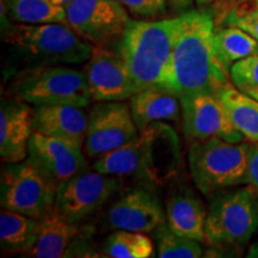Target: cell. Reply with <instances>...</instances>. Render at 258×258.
<instances>
[{
  "label": "cell",
  "instance_id": "f1b7e54d",
  "mask_svg": "<svg viewBox=\"0 0 258 258\" xmlns=\"http://www.w3.org/2000/svg\"><path fill=\"white\" fill-rule=\"evenodd\" d=\"M132 15L139 18L154 19L166 14L167 0H117Z\"/></svg>",
  "mask_w": 258,
  "mask_h": 258
},
{
  "label": "cell",
  "instance_id": "4dcf8cb0",
  "mask_svg": "<svg viewBox=\"0 0 258 258\" xmlns=\"http://www.w3.org/2000/svg\"><path fill=\"white\" fill-rule=\"evenodd\" d=\"M167 2L177 11H186L192 6L194 0H167Z\"/></svg>",
  "mask_w": 258,
  "mask_h": 258
},
{
  "label": "cell",
  "instance_id": "d6a6232c",
  "mask_svg": "<svg viewBox=\"0 0 258 258\" xmlns=\"http://www.w3.org/2000/svg\"><path fill=\"white\" fill-rule=\"evenodd\" d=\"M194 2H195L196 4L200 6V8H205V6H207V5L211 4L212 0H194Z\"/></svg>",
  "mask_w": 258,
  "mask_h": 258
},
{
  "label": "cell",
  "instance_id": "7c38bea8",
  "mask_svg": "<svg viewBox=\"0 0 258 258\" xmlns=\"http://www.w3.org/2000/svg\"><path fill=\"white\" fill-rule=\"evenodd\" d=\"M178 98L186 138L191 140L220 138L230 143H241L244 137L232 125L218 95L199 92Z\"/></svg>",
  "mask_w": 258,
  "mask_h": 258
},
{
  "label": "cell",
  "instance_id": "9c48e42d",
  "mask_svg": "<svg viewBox=\"0 0 258 258\" xmlns=\"http://www.w3.org/2000/svg\"><path fill=\"white\" fill-rule=\"evenodd\" d=\"M64 9L66 24L95 46L120 38L131 21L117 0H71Z\"/></svg>",
  "mask_w": 258,
  "mask_h": 258
},
{
  "label": "cell",
  "instance_id": "52a82bcc",
  "mask_svg": "<svg viewBox=\"0 0 258 258\" xmlns=\"http://www.w3.org/2000/svg\"><path fill=\"white\" fill-rule=\"evenodd\" d=\"M57 185L28 159L8 163L2 171L3 209L40 219L55 203Z\"/></svg>",
  "mask_w": 258,
  "mask_h": 258
},
{
  "label": "cell",
  "instance_id": "9a60e30c",
  "mask_svg": "<svg viewBox=\"0 0 258 258\" xmlns=\"http://www.w3.org/2000/svg\"><path fill=\"white\" fill-rule=\"evenodd\" d=\"M106 225L111 230L153 232L165 222L157 194L150 188L131 189L110 206L106 212Z\"/></svg>",
  "mask_w": 258,
  "mask_h": 258
},
{
  "label": "cell",
  "instance_id": "30bf717a",
  "mask_svg": "<svg viewBox=\"0 0 258 258\" xmlns=\"http://www.w3.org/2000/svg\"><path fill=\"white\" fill-rule=\"evenodd\" d=\"M131 106L121 101L101 102L89 115L84 151L89 158L101 157L139 137Z\"/></svg>",
  "mask_w": 258,
  "mask_h": 258
},
{
  "label": "cell",
  "instance_id": "5b68a950",
  "mask_svg": "<svg viewBox=\"0 0 258 258\" xmlns=\"http://www.w3.org/2000/svg\"><path fill=\"white\" fill-rule=\"evenodd\" d=\"M17 98L35 106L67 104L85 108L92 96L85 72L66 66L35 67L16 83Z\"/></svg>",
  "mask_w": 258,
  "mask_h": 258
},
{
  "label": "cell",
  "instance_id": "2e32d148",
  "mask_svg": "<svg viewBox=\"0 0 258 258\" xmlns=\"http://www.w3.org/2000/svg\"><path fill=\"white\" fill-rule=\"evenodd\" d=\"M21 101L3 102L0 110V157L8 163L28 158V145L34 133V108Z\"/></svg>",
  "mask_w": 258,
  "mask_h": 258
},
{
  "label": "cell",
  "instance_id": "7402d4cb",
  "mask_svg": "<svg viewBox=\"0 0 258 258\" xmlns=\"http://www.w3.org/2000/svg\"><path fill=\"white\" fill-rule=\"evenodd\" d=\"M38 230V219L9 209L0 213V246L4 252H30L37 241Z\"/></svg>",
  "mask_w": 258,
  "mask_h": 258
},
{
  "label": "cell",
  "instance_id": "8fae6325",
  "mask_svg": "<svg viewBox=\"0 0 258 258\" xmlns=\"http://www.w3.org/2000/svg\"><path fill=\"white\" fill-rule=\"evenodd\" d=\"M117 188L116 176L85 170L59 185L54 206L70 221L78 222L101 208Z\"/></svg>",
  "mask_w": 258,
  "mask_h": 258
},
{
  "label": "cell",
  "instance_id": "3957f363",
  "mask_svg": "<svg viewBox=\"0 0 258 258\" xmlns=\"http://www.w3.org/2000/svg\"><path fill=\"white\" fill-rule=\"evenodd\" d=\"M5 41L35 67L85 63L95 46L66 23L11 25Z\"/></svg>",
  "mask_w": 258,
  "mask_h": 258
},
{
  "label": "cell",
  "instance_id": "e575fe53",
  "mask_svg": "<svg viewBox=\"0 0 258 258\" xmlns=\"http://www.w3.org/2000/svg\"><path fill=\"white\" fill-rule=\"evenodd\" d=\"M53 2L55 3V4H57V5L63 6V8H66V6L70 4L71 0H53Z\"/></svg>",
  "mask_w": 258,
  "mask_h": 258
},
{
  "label": "cell",
  "instance_id": "4316f807",
  "mask_svg": "<svg viewBox=\"0 0 258 258\" xmlns=\"http://www.w3.org/2000/svg\"><path fill=\"white\" fill-rule=\"evenodd\" d=\"M225 23L241 29L258 41V0L235 2L227 12Z\"/></svg>",
  "mask_w": 258,
  "mask_h": 258
},
{
  "label": "cell",
  "instance_id": "4fadbf2b",
  "mask_svg": "<svg viewBox=\"0 0 258 258\" xmlns=\"http://www.w3.org/2000/svg\"><path fill=\"white\" fill-rule=\"evenodd\" d=\"M84 72L95 101H124L138 92L137 85L118 51L95 46L91 57L84 66Z\"/></svg>",
  "mask_w": 258,
  "mask_h": 258
},
{
  "label": "cell",
  "instance_id": "44dd1931",
  "mask_svg": "<svg viewBox=\"0 0 258 258\" xmlns=\"http://www.w3.org/2000/svg\"><path fill=\"white\" fill-rule=\"evenodd\" d=\"M219 98L225 106L231 123L250 143H258V101L237 86L227 84Z\"/></svg>",
  "mask_w": 258,
  "mask_h": 258
},
{
  "label": "cell",
  "instance_id": "d590c367",
  "mask_svg": "<svg viewBox=\"0 0 258 258\" xmlns=\"http://www.w3.org/2000/svg\"><path fill=\"white\" fill-rule=\"evenodd\" d=\"M230 2H232V3H235V2H238V0H230Z\"/></svg>",
  "mask_w": 258,
  "mask_h": 258
},
{
  "label": "cell",
  "instance_id": "1f68e13d",
  "mask_svg": "<svg viewBox=\"0 0 258 258\" xmlns=\"http://www.w3.org/2000/svg\"><path fill=\"white\" fill-rule=\"evenodd\" d=\"M246 257L249 258H258V240L251 245L249 251H247Z\"/></svg>",
  "mask_w": 258,
  "mask_h": 258
},
{
  "label": "cell",
  "instance_id": "836d02e7",
  "mask_svg": "<svg viewBox=\"0 0 258 258\" xmlns=\"http://www.w3.org/2000/svg\"><path fill=\"white\" fill-rule=\"evenodd\" d=\"M246 93H249L250 96H252L253 98H256L257 101H258V86L257 88H253V89H250V90H247V91H245Z\"/></svg>",
  "mask_w": 258,
  "mask_h": 258
},
{
  "label": "cell",
  "instance_id": "83f0119b",
  "mask_svg": "<svg viewBox=\"0 0 258 258\" xmlns=\"http://www.w3.org/2000/svg\"><path fill=\"white\" fill-rule=\"evenodd\" d=\"M232 83L241 91L258 86V51L234 62L230 69Z\"/></svg>",
  "mask_w": 258,
  "mask_h": 258
},
{
  "label": "cell",
  "instance_id": "d6986e66",
  "mask_svg": "<svg viewBox=\"0 0 258 258\" xmlns=\"http://www.w3.org/2000/svg\"><path fill=\"white\" fill-rule=\"evenodd\" d=\"M40 230L35 246L28 256L36 258H59L66 256L67 250L79 235L76 222L70 221L53 206L38 219Z\"/></svg>",
  "mask_w": 258,
  "mask_h": 258
},
{
  "label": "cell",
  "instance_id": "ba28073f",
  "mask_svg": "<svg viewBox=\"0 0 258 258\" xmlns=\"http://www.w3.org/2000/svg\"><path fill=\"white\" fill-rule=\"evenodd\" d=\"M138 158L137 177L150 184L165 185L178 173L180 143L177 132L165 122H154L141 129L135 139Z\"/></svg>",
  "mask_w": 258,
  "mask_h": 258
},
{
  "label": "cell",
  "instance_id": "cb8c5ba5",
  "mask_svg": "<svg viewBox=\"0 0 258 258\" xmlns=\"http://www.w3.org/2000/svg\"><path fill=\"white\" fill-rule=\"evenodd\" d=\"M214 43L219 60L230 72L237 61L258 51V41L237 27L220 28L214 32Z\"/></svg>",
  "mask_w": 258,
  "mask_h": 258
},
{
  "label": "cell",
  "instance_id": "f546056e",
  "mask_svg": "<svg viewBox=\"0 0 258 258\" xmlns=\"http://www.w3.org/2000/svg\"><path fill=\"white\" fill-rule=\"evenodd\" d=\"M247 179L253 189L258 190V143L249 144L247 151Z\"/></svg>",
  "mask_w": 258,
  "mask_h": 258
},
{
  "label": "cell",
  "instance_id": "277c9868",
  "mask_svg": "<svg viewBox=\"0 0 258 258\" xmlns=\"http://www.w3.org/2000/svg\"><path fill=\"white\" fill-rule=\"evenodd\" d=\"M249 144L230 143L220 138L192 140L188 161L196 188L205 195L231 186L249 184Z\"/></svg>",
  "mask_w": 258,
  "mask_h": 258
},
{
  "label": "cell",
  "instance_id": "ffe728a7",
  "mask_svg": "<svg viewBox=\"0 0 258 258\" xmlns=\"http://www.w3.org/2000/svg\"><path fill=\"white\" fill-rule=\"evenodd\" d=\"M129 106L139 131L154 122H176L182 114L178 96L160 86L137 92L131 98Z\"/></svg>",
  "mask_w": 258,
  "mask_h": 258
},
{
  "label": "cell",
  "instance_id": "ac0fdd59",
  "mask_svg": "<svg viewBox=\"0 0 258 258\" xmlns=\"http://www.w3.org/2000/svg\"><path fill=\"white\" fill-rule=\"evenodd\" d=\"M206 219L205 206L188 186L176 190L167 201L166 224L177 234L200 243H208Z\"/></svg>",
  "mask_w": 258,
  "mask_h": 258
},
{
  "label": "cell",
  "instance_id": "d4e9b609",
  "mask_svg": "<svg viewBox=\"0 0 258 258\" xmlns=\"http://www.w3.org/2000/svg\"><path fill=\"white\" fill-rule=\"evenodd\" d=\"M106 256L112 258H150L154 256L152 240L144 232L116 230L104 243Z\"/></svg>",
  "mask_w": 258,
  "mask_h": 258
},
{
  "label": "cell",
  "instance_id": "8992f818",
  "mask_svg": "<svg viewBox=\"0 0 258 258\" xmlns=\"http://www.w3.org/2000/svg\"><path fill=\"white\" fill-rule=\"evenodd\" d=\"M258 230V199L253 188L221 194L213 200L206 219L208 243L244 245Z\"/></svg>",
  "mask_w": 258,
  "mask_h": 258
},
{
  "label": "cell",
  "instance_id": "7a4b0ae2",
  "mask_svg": "<svg viewBox=\"0 0 258 258\" xmlns=\"http://www.w3.org/2000/svg\"><path fill=\"white\" fill-rule=\"evenodd\" d=\"M176 28L177 17L160 21H129L120 37L117 51L138 92L152 86L167 88Z\"/></svg>",
  "mask_w": 258,
  "mask_h": 258
},
{
  "label": "cell",
  "instance_id": "6da1fadb",
  "mask_svg": "<svg viewBox=\"0 0 258 258\" xmlns=\"http://www.w3.org/2000/svg\"><path fill=\"white\" fill-rule=\"evenodd\" d=\"M214 22L207 11L177 17L167 90L177 96L207 92L218 95L230 84V72L219 60Z\"/></svg>",
  "mask_w": 258,
  "mask_h": 258
},
{
  "label": "cell",
  "instance_id": "e0dca14e",
  "mask_svg": "<svg viewBox=\"0 0 258 258\" xmlns=\"http://www.w3.org/2000/svg\"><path fill=\"white\" fill-rule=\"evenodd\" d=\"M89 117L83 108L67 104L34 108V132L84 147Z\"/></svg>",
  "mask_w": 258,
  "mask_h": 258
},
{
  "label": "cell",
  "instance_id": "484cf974",
  "mask_svg": "<svg viewBox=\"0 0 258 258\" xmlns=\"http://www.w3.org/2000/svg\"><path fill=\"white\" fill-rule=\"evenodd\" d=\"M154 232L158 257L160 258H199L202 256L201 244L191 238L173 232L166 222L158 226Z\"/></svg>",
  "mask_w": 258,
  "mask_h": 258
},
{
  "label": "cell",
  "instance_id": "5bb4252c",
  "mask_svg": "<svg viewBox=\"0 0 258 258\" xmlns=\"http://www.w3.org/2000/svg\"><path fill=\"white\" fill-rule=\"evenodd\" d=\"M27 159L57 188L86 170L82 147L37 132L29 140Z\"/></svg>",
  "mask_w": 258,
  "mask_h": 258
},
{
  "label": "cell",
  "instance_id": "603a6c76",
  "mask_svg": "<svg viewBox=\"0 0 258 258\" xmlns=\"http://www.w3.org/2000/svg\"><path fill=\"white\" fill-rule=\"evenodd\" d=\"M12 21L23 24L66 23V9L53 0H5Z\"/></svg>",
  "mask_w": 258,
  "mask_h": 258
}]
</instances>
